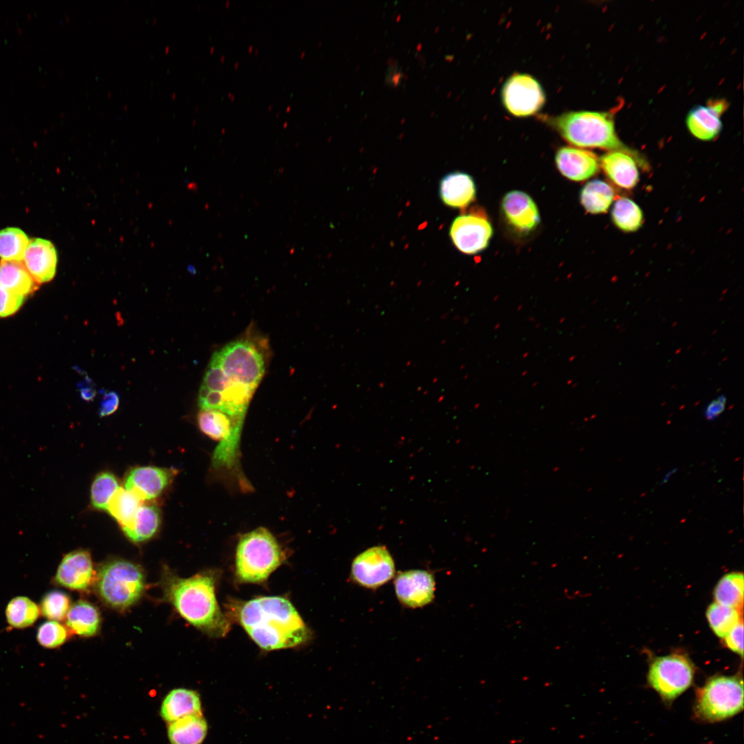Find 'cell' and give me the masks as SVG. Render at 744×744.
Here are the masks:
<instances>
[{"mask_svg":"<svg viewBox=\"0 0 744 744\" xmlns=\"http://www.w3.org/2000/svg\"><path fill=\"white\" fill-rule=\"evenodd\" d=\"M555 163L561 174L574 181L585 180L594 176L599 165L593 152L568 146L557 150Z\"/></svg>","mask_w":744,"mask_h":744,"instance_id":"cell-18","label":"cell"},{"mask_svg":"<svg viewBox=\"0 0 744 744\" xmlns=\"http://www.w3.org/2000/svg\"><path fill=\"white\" fill-rule=\"evenodd\" d=\"M493 234L489 220L484 216L475 214L458 216L449 229L453 245L466 254H475L485 249Z\"/></svg>","mask_w":744,"mask_h":744,"instance_id":"cell-11","label":"cell"},{"mask_svg":"<svg viewBox=\"0 0 744 744\" xmlns=\"http://www.w3.org/2000/svg\"><path fill=\"white\" fill-rule=\"evenodd\" d=\"M394 586L397 599L408 607L426 606L434 598L435 579L426 570H411L400 572L395 579Z\"/></svg>","mask_w":744,"mask_h":744,"instance_id":"cell-12","label":"cell"},{"mask_svg":"<svg viewBox=\"0 0 744 744\" xmlns=\"http://www.w3.org/2000/svg\"><path fill=\"white\" fill-rule=\"evenodd\" d=\"M119 487L115 475L108 471L99 473L90 490V500L94 508L106 510L110 498Z\"/></svg>","mask_w":744,"mask_h":744,"instance_id":"cell-33","label":"cell"},{"mask_svg":"<svg viewBox=\"0 0 744 744\" xmlns=\"http://www.w3.org/2000/svg\"><path fill=\"white\" fill-rule=\"evenodd\" d=\"M727 397L725 395H720L711 400L704 409L705 418L708 421H712L721 415L725 409Z\"/></svg>","mask_w":744,"mask_h":744,"instance_id":"cell-39","label":"cell"},{"mask_svg":"<svg viewBox=\"0 0 744 744\" xmlns=\"http://www.w3.org/2000/svg\"><path fill=\"white\" fill-rule=\"evenodd\" d=\"M263 340L247 337L231 342L211 357L226 379L256 391L267 364V346Z\"/></svg>","mask_w":744,"mask_h":744,"instance_id":"cell-5","label":"cell"},{"mask_svg":"<svg viewBox=\"0 0 744 744\" xmlns=\"http://www.w3.org/2000/svg\"><path fill=\"white\" fill-rule=\"evenodd\" d=\"M614 225L624 232H634L642 225L643 211L639 206L630 198L622 197L617 200L611 211Z\"/></svg>","mask_w":744,"mask_h":744,"instance_id":"cell-29","label":"cell"},{"mask_svg":"<svg viewBox=\"0 0 744 744\" xmlns=\"http://www.w3.org/2000/svg\"><path fill=\"white\" fill-rule=\"evenodd\" d=\"M68 637L66 628L56 621H48L38 628L37 639L39 643L48 648H57L63 644Z\"/></svg>","mask_w":744,"mask_h":744,"instance_id":"cell-35","label":"cell"},{"mask_svg":"<svg viewBox=\"0 0 744 744\" xmlns=\"http://www.w3.org/2000/svg\"><path fill=\"white\" fill-rule=\"evenodd\" d=\"M502 101L513 115L524 117L537 112L545 103L544 91L538 81L526 74L510 76L502 89Z\"/></svg>","mask_w":744,"mask_h":744,"instance_id":"cell-9","label":"cell"},{"mask_svg":"<svg viewBox=\"0 0 744 744\" xmlns=\"http://www.w3.org/2000/svg\"><path fill=\"white\" fill-rule=\"evenodd\" d=\"M502 209L508 223L518 231L528 233L539 224L538 208L533 198L524 192L513 190L506 194Z\"/></svg>","mask_w":744,"mask_h":744,"instance_id":"cell-14","label":"cell"},{"mask_svg":"<svg viewBox=\"0 0 744 744\" xmlns=\"http://www.w3.org/2000/svg\"><path fill=\"white\" fill-rule=\"evenodd\" d=\"M144 500L134 490L119 486L113 494L106 511L115 519L122 530H128Z\"/></svg>","mask_w":744,"mask_h":744,"instance_id":"cell-22","label":"cell"},{"mask_svg":"<svg viewBox=\"0 0 744 744\" xmlns=\"http://www.w3.org/2000/svg\"><path fill=\"white\" fill-rule=\"evenodd\" d=\"M743 580L741 572H731L723 576L714 591L716 602L742 611Z\"/></svg>","mask_w":744,"mask_h":744,"instance_id":"cell-28","label":"cell"},{"mask_svg":"<svg viewBox=\"0 0 744 744\" xmlns=\"http://www.w3.org/2000/svg\"><path fill=\"white\" fill-rule=\"evenodd\" d=\"M101 617L97 608L92 603L79 600L70 608L66 615V625L72 632L82 637L95 635L100 628Z\"/></svg>","mask_w":744,"mask_h":744,"instance_id":"cell-25","label":"cell"},{"mask_svg":"<svg viewBox=\"0 0 744 744\" xmlns=\"http://www.w3.org/2000/svg\"><path fill=\"white\" fill-rule=\"evenodd\" d=\"M0 286L24 297L35 291L39 284L32 278L23 262L0 261Z\"/></svg>","mask_w":744,"mask_h":744,"instance_id":"cell-24","label":"cell"},{"mask_svg":"<svg viewBox=\"0 0 744 744\" xmlns=\"http://www.w3.org/2000/svg\"><path fill=\"white\" fill-rule=\"evenodd\" d=\"M694 668L685 656L670 654L655 659L650 664L648 681L666 705L672 702L694 680Z\"/></svg>","mask_w":744,"mask_h":744,"instance_id":"cell-8","label":"cell"},{"mask_svg":"<svg viewBox=\"0 0 744 744\" xmlns=\"http://www.w3.org/2000/svg\"><path fill=\"white\" fill-rule=\"evenodd\" d=\"M599 163L606 176L617 186L631 189L639 181L635 160L628 152L610 151L601 156Z\"/></svg>","mask_w":744,"mask_h":744,"instance_id":"cell-19","label":"cell"},{"mask_svg":"<svg viewBox=\"0 0 744 744\" xmlns=\"http://www.w3.org/2000/svg\"><path fill=\"white\" fill-rule=\"evenodd\" d=\"M29 243L21 229L8 227L0 231V257L8 261L22 262Z\"/></svg>","mask_w":744,"mask_h":744,"instance_id":"cell-32","label":"cell"},{"mask_svg":"<svg viewBox=\"0 0 744 744\" xmlns=\"http://www.w3.org/2000/svg\"><path fill=\"white\" fill-rule=\"evenodd\" d=\"M167 732L171 744H201L207 724L203 714L188 715L169 723Z\"/></svg>","mask_w":744,"mask_h":744,"instance_id":"cell-23","label":"cell"},{"mask_svg":"<svg viewBox=\"0 0 744 744\" xmlns=\"http://www.w3.org/2000/svg\"><path fill=\"white\" fill-rule=\"evenodd\" d=\"M96 575L90 553L77 550L64 556L54 579L56 583L66 588L85 590L95 581Z\"/></svg>","mask_w":744,"mask_h":744,"instance_id":"cell-13","label":"cell"},{"mask_svg":"<svg viewBox=\"0 0 744 744\" xmlns=\"http://www.w3.org/2000/svg\"><path fill=\"white\" fill-rule=\"evenodd\" d=\"M25 298L0 286V318L7 317L16 313L23 303Z\"/></svg>","mask_w":744,"mask_h":744,"instance_id":"cell-36","label":"cell"},{"mask_svg":"<svg viewBox=\"0 0 744 744\" xmlns=\"http://www.w3.org/2000/svg\"><path fill=\"white\" fill-rule=\"evenodd\" d=\"M286 559L281 546L267 528L260 527L241 536L236 553V575L242 583L267 580Z\"/></svg>","mask_w":744,"mask_h":744,"instance_id":"cell-3","label":"cell"},{"mask_svg":"<svg viewBox=\"0 0 744 744\" xmlns=\"http://www.w3.org/2000/svg\"><path fill=\"white\" fill-rule=\"evenodd\" d=\"M81 397L86 402H91L96 395L94 382L87 376L85 375L83 380L78 383Z\"/></svg>","mask_w":744,"mask_h":744,"instance_id":"cell-40","label":"cell"},{"mask_svg":"<svg viewBox=\"0 0 744 744\" xmlns=\"http://www.w3.org/2000/svg\"><path fill=\"white\" fill-rule=\"evenodd\" d=\"M192 714H203L200 699L196 691L185 688L174 689L169 692L162 703L161 716L168 723Z\"/></svg>","mask_w":744,"mask_h":744,"instance_id":"cell-21","label":"cell"},{"mask_svg":"<svg viewBox=\"0 0 744 744\" xmlns=\"http://www.w3.org/2000/svg\"><path fill=\"white\" fill-rule=\"evenodd\" d=\"M552 123L572 145L628 152L617 136L612 117L608 113L570 112L554 118Z\"/></svg>","mask_w":744,"mask_h":744,"instance_id":"cell-4","label":"cell"},{"mask_svg":"<svg viewBox=\"0 0 744 744\" xmlns=\"http://www.w3.org/2000/svg\"><path fill=\"white\" fill-rule=\"evenodd\" d=\"M614 197L612 187L607 183L595 179L588 182L580 192V202L588 213H606Z\"/></svg>","mask_w":744,"mask_h":744,"instance_id":"cell-26","label":"cell"},{"mask_svg":"<svg viewBox=\"0 0 744 744\" xmlns=\"http://www.w3.org/2000/svg\"><path fill=\"white\" fill-rule=\"evenodd\" d=\"M39 613L40 608L34 601L21 596L11 599L6 609L8 624L16 628L30 626L37 621Z\"/></svg>","mask_w":744,"mask_h":744,"instance_id":"cell-30","label":"cell"},{"mask_svg":"<svg viewBox=\"0 0 744 744\" xmlns=\"http://www.w3.org/2000/svg\"><path fill=\"white\" fill-rule=\"evenodd\" d=\"M439 194L446 205L463 209L475 198V183L472 176L465 172H450L441 179Z\"/></svg>","mask_w":744,"mask_h":744,"instance_id":"cell-20","label":"cell"},{"mask_svg":"<svg viewBox=\"0 0 744 744\" xmlns=\"http://www.w3.org/2000/svg\"><path fill=\"white\" fill-rule=\"evenodd\" d=\"M706 617L713 632L721 638L743 620L741 610L716 602L708 607Z\"/></svg>","mask_w":744,"mask_h":744,"instance_id":"cell-31","label":"cell"},{"mask_svg":"<svg viewBox=\"0 0 744 744\" xmlns=\"http://www.w3.org/2000/svg\"><path fill=\"white\" fill-rule=\"evenodd\" d=\"M395 574L393 557L384 546H373L353 561L351 576L359 585L376 588L388 582Z\"/></svg>","mask_w":744,"mask_h":744,"instance_id":"cell-10","label":"cell"},{"mask_svg":"<svg viewBox=\"0 0 744 744\" xmlns=\"http://www.w3.org/2000/svg\"><path fill=\"white\" fill-rule=\"evenodd\" d=\"M215 581L209 572L181 578L165 568L161 586L165 600L182 617L210 637H223L231 623L218 604Z\"/></svg>","mask_w":744,"mask_h":744,"instance_id":"cell-2","label":"cell"},{"mask_svg":"<svg viewBox=\"0 0 744 744\" xmlns=\"http://www.w3.org/2000/svg\"><path fill=\"white\" fill-rule=\"evenodd\" d=\"M727 106L725 100L716 99L710 100L705 105H697L692 108L686 118L690 132L702 141L714 139L721 131V116Z\"/></svg>","mask_w":744,"mask_h":744,"instance_id":"cell-17","label":"cell"},{"mask_svg":"<svg viewBox=\"0 0 744 744\" xmlns=\"http://www.w3.org/2000/svg\"><path fill=\"white\" fill-rule=\"evenodd\" d=\"M70 598L64 592L52 590L47 592L42 598L40 612L52 621L63 620L70 610Z\"/></svg>","mask_w":744,"mask_h":744,"instance_id":"cell-34","label":"cell"},{"mask_svg":"<svg viewBox=\"0 0 744 744\" xmlns=\"http://www.w3.org/2000/svg\"><path fill=\"white\" fill-rule=\"evenodd\" d=\"M96 590L109 606L124 610L141 597L145 586L142 568L131 561L111 559L102 564L96 575Z\"/></svg>","mask_w":744,"mask_h":744,"instance_id":"cell-6","label":"cell"},{"mask_svg":"<svg viewBox=\"0 0 744 744\" xmlns=\"http://www.w3.org/2000/svg\"><path fill=\"white\" fill-rule=\"evenodd\" d=\"M229 614L251 639L265 650L293 648L307 642L311 632L299 613L282 597H259L231 601Z\"/></svg>","mask_w":744,"mask_h":744,"instance_id":"cell-1","label":"cell"},{"mask_svg":"<svg viewBox=\"0 0 744 744\" xmlns=\"http://www.w3.org/2000/svg\"><path fill=\"white\" fill-rule=\"evenodd\" d=\"M160 510L154 504L142 505L136 512L131 527L124 534L134 542L151 539L158 530Z\"/></svg>","mask_w":744,"mask_h":744,"instance_id":"cell-27","label":"cell"},{"mask_svg":"<svg viewBox=\"0 0 744 744\" xmlns=\"http://www.w3.org/2000/svg\"><path fill=\"white\" fill-rule=\"evenodd\" d=\"M22 262L38 284L46 282L55 275L57 252L50 241L39 238H32L29 240Z\"/></svg>","mask_w":744,"mask_h":744,"instance_id":"cell-16","label":"cell"},{"mask_svg":"<svg viewBox=\"0 0 744 744\" xmlns=\"http://www.w3.org/2000/svg\"><path fill=\"white\" fill-rule=\"evenodd\" d=\"M743 709V681L738 676H715L699 688L693 706L695 719L716 723L731 718Z\"/></svg>","mask_w":744,"mask_h":744,"instance_id":"cell-7","label":"cell"},{"mask_svg":"<svg viewBox=\"0 0 744 744\" xmlns=\"http://www.w3.org/2000/svg\"><path fill=\"white\" fill-rule=\"evenodd\" d=\"M725 643L729 649L743 655V620L739 621L724 637Z\"/></svg>","mask_w":744,"mask_h":744,"instance_id":"cell-37","label":"cell"},{"mask_svg":"<svg viewBox=\"0 0 744 744\" xmlns=\"http://www.w3.org/2000/svg\"><path fill=\"white\" fill-rule=\"evenodd\" d=\"M175 473L171 469L155 466H138L131 469L125 478V488L133 490L141 498L152 500L170 484Z\"/></svg>","mask_w":744,"mask_h":744,"instance_id":"cell-15","label":"cell"},{"mask_svg":"<svg viewBox=\"0 0 744 744\" xmlns=\"http://www.w3.org/2000/svg\"><path fill=\"white\" fill-rule=\"evenodd\" d=\"M119 395L116 391H105L101 399L99 414L101 417L113 414L119 405Z\"/></svg>","mask_w":744,"mask_h":744,"instance_id":"cell-38","label":"cell"},{"mask_svg":"<svg viewBox=\"0 0 744 744\" xmlns=\"http://www.w3.org/2000/svg\"><path fill=\"white\" fill-rule=\"evenodd\" d=\"M676 471V469L675 468V469H673V470H672V471H669V472H668V473H667V474H666V475H665V477H664L663 478V479H662V482H661V484H664V483H666V482H667L668 481V479H669V478L670 477V476L672 475V474H673V473H674V472H675Z\"/></svg>","mask_w":744,"mask_h":744,"instance_id":"cell-41","label":"cell"}]
</instances>
